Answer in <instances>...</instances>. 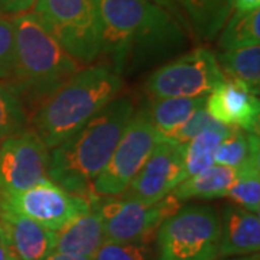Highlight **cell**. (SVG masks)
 Instances as JSON below:
<instances>
[{
	"label": "cell",
	"instance_id": "obj_1",
	"mask_svg": "<svg viewBox=\"0 0 260 260\" xmlns=\"http://www.w3.org/2000/svg\"><path fill=\"white\" fill-rule=\"evenodd\" d=\"M100 18L99 58L121 77L185 44L188 29L153 0H102Z\"/></svg>",
	"mask_w": 260,
	"mask_h": 260
},
{
	"label": "cell",
	"instance_id": "obj_2",
	"mask_svg": "<svg viewBox=\"0 0 260 260\" xmlns=\"http://www.w3.org/2000/svg\"><path fill=\"white\" fill-rule=\"evenodd\" d=\"M135 110L132 95H117L74 135L49 149L48 178L68 192L93 198L91 185L109 164Z\"/></svg>",
	"mask_w": 260,
	"mask_h": 260
},
{
	"label": "cell",
	"instance_id": "obj_3",
	"mask_svg": "<svg viewBox=\"0 0 260 260\" xmlns=\"http://www.w3.org/2000/svg\"><path fill=\"white\" fill-rule=\"evenodd\" d=\"M124 81L109 65L81 67L29 116V127L52 149L120 95Z\"/></svg>",
	"mask_w": 260,
	"mask_h": 260
},
{
	"label": "cell",
	"instance_id": "obj_4",
	"mask_svg": "<svg viewBox=\"0 0 260 260\" xmlns=\"http://www.w3.org/2000/svg\"><path fill=\"white\" fill-rule=\"evenodd\" d=\"M15 61L8 85L18 94L29 116L81 65L65 51L35 12L13 16Z\"/></svg>",
	"mask_w": 260,
	"mask_h": 260
},
{
	"label": "cell",
	"instance_id": "obj_5",
	"mask_svg": "<svg viewBox=\"0 0 260 260\" xmlns=\"http://www.w3.org/2000/svg\"><path fill=\"white\" fill-rule=\"evenodd\" d=\"M220 246V214L207 204L181 205L156 233L158 260H215Z\"/></svg>",
	"mask_w": 260,
	"mask_h": 260
},
{
	"label": "cell",
	"instance_id": "obj_6",
	"mask_svg": "<svg viewBox=\"0 0 260 260\" xmlns=\"http://www.w3.org/2000/svg\"><path fill=\"white\" fill-rule=\"evenodd\" d=\"M102 0H38L34 12L44 26L81 67L100 54Z\"/></svg>",
	"mask_w": 260,
	"mask_h": 260
},
{
	"label": "cell",
	"instance_id": "obj_7",
	"mask_svg": "<svg viewBox=\"0 0 260 260\" xmlns=\"http://www.w3.org/2000/svg\"><path fill=\"white\" fill-rule=\"evenodd\" d=\"M160 139L148 110H135L109 164L93 182L91 194L103 198L123 194Z\"/></svg>",
	"mask_w": 260,
	"mask_h": 260
},
{
	"label": "cell",
	"instance_id": "obj_8",
	"mask_svg": "<svg viewBox=\"0 0 260 260\" xmlns=\"http://www.w3.org/2000/svg\"><path fill=\"white\" fill-rule=\"evenodd\" d=\"M106 233V242L150 243L156 237L159 225L177 211L179 203L172 194L156 203H143L123 197H97Z\"/></svg>",
	"mask_w": 260,
	"mask_h": 260
},
{
	"label": "cell",
	"instance_id": "obj_9",
	"mask_svg": "<svg viewBox=\"0 0 260 260\" xmlns=\"http://www.w3.org/2000/svg\"><path fill=\"white\" fill-rule=\"evenodd\" d=\"M224 78L215 52L198 47L152 71L145 81V90L150 99L201 97Z\"/></svg>",
	"mask_w": 260,
	"mask_h": 260
},
{
	"label": "cell",
	"instance_id": "obj_10",
	"mask_svg": "<svg viewBox=\"0 0 260 260\" xmlns=\"http://www.w3.org/2000/svg\"><path fill=\"white\" fill-rule=\"evenodd\" d=\"M95 197V195H94ZM93 198L73 194L49 178L28 189L0 195V207L25 215L51 232H56L93 207Z\"/></svg>",
	"mask_w": 260,
	"mask_h": 260
},
{
	"label": "cell",
	"instance_id": "obj_11",
	"mask_svg": "<svg viewBox=\"0 0 260 260\" xmlns=\"http://www.w3.org/2000/svg\"><path fill=\"white\" fill-rule=\"evenodd\" d=\"M49 148L34 130L0 140V195L13 194L48 178Z\"/></svg>",
	"mask_w": 260,
	"mask_h": 260
},
{
	"label": "cell",
	"instance_id": "obj_12",
	"mask_svg": "<svg viewBox=\"0 0 260 260\" xmlns=\"http://www.w3.org/2000/svg\"><path fill=\"white\" fill-rule=\"evenodd\" d=\"M185 179L182 145L160 139L126 191L119 197L143 203H156Z\"/></svg>",
	"mask_w": 260,
	"mask_h": 260
},
{
	"label": "cell",
	"instance_id": "obj_13",
	"mask_svg": "<svg viewBox=\"0 0 260 260\" xmlns=\"http://www.w3.org/2000/svg\"><path fill=\"white\" fill-rule=\"evenodd\" d=\"M205 109L214 120L227 127L259 135V95L244 84L224 78L207 94Z\"/></svg>",
	"mask_w": 260,
	"mask_h": 260
},
{
	"label": "cell",
	"instance_id": "obj_14",
	"mask_svg": "<svg viewBox=\"0 0 260 260\" xmlns=\"http://www.w3.org/2000/svg\"><path fill=\"white\" fill-rule=\"evenodd\" d=\"M0 236L19 260H44L54 250V232L0 207Z\"/></svg>",
	"mask_w": 260,
	"mask_h": 260
},
{
	"label": "cell",
	"instance_id": "obj_15",
	"mask_svg": "<svg viewBox=\"0 0 260 260\" xmlns=\"http://www.w3.org/2000/svg\"><path fill=\"white\" fill-rule=\"evenodd\" d=\"M260 250V217L237 205H225L220 215L217 257L250 256Z\"/></svg>",
	"mask_w": 260,
	"mask_h": 260
},
{
	"label": "cell",
	"instance_id": "obj_16",
	"mask_svg": "<svg viewBox=\"0 0 260 260\" xmlns=\"http://www.w3.org/2000/svg\"><path fill=\"white\" fill-rule=\"evenodd\" d=\"M97 195L93 207L87 213L80 214L64 227L54 232V250L59 253L91 257L106 243L103 218L97 208Z\"/></svg>",
	"mask_w": 260,
	"mask_h": 260
},
{
	"label": "cell",
	"instance_id": "obj_17",
	"mask_svg": "<svg viewBox=\"0 0 260 260\" xmlns=\"http://www.w3.org/2000/svg\"><path fill=\"white\" fill-rule=\"evenodd\" d=\"M256 160H260V159H256ZM250 162H254V160H250ZM250 162L237 168L214 164L204 171L184 179L171 194L174 195L179 203H185L191 200L204 201V200L225 198L227 191L240 178Z\"/></svg>",
	"mask_w": 260,
	"mask_h": 260
},
{
	"label": "cell",
	"instance_id": "obj_18",
	"mask_svg": "<svg viewBox=\"0 0 260 260\" xmlns=\"http://www.w3.org/2000/svg\"><path fill=\"white\" fill-rule=\"evenodd\" d=\"M181 5L194 37L211 42L230 18L234 0H181Z\"/></svg>",
	"mask_w": 260,
	"mask_h": 260
},
{
	"label": "cell",
	"instance_id": "obj_19",
	"mask_svg": "<svg viewBox=\"0 0 260 260\" xmlns=\"http://www.w3.org/2000/svg\"><path fill=\"white\" fill-rule=\"evenodd\" d=\"M207 95L201 97H164L150 99L148 114L152 124L162 139L169 138L185 123L200 107H203Z\"/></svg>",
	"mask_w": 260,
	"mask_h": 260
},
{
	"label": "cell",
	"instance_id": "obj_20",
	"mask_svg": "<svg viewBox=\"0 0 260 260\" xmlns=\"http://www.w3.org/2000/svg\"><path fill=\"white\" fill-rule=\"evenodd\" d=\"M217 62L225 78L236 80L259 95L260 91V45L220 51Z\"/></svg>",
	"mask_w": 260,
	"mask_h": 260
},
{
	"label": "cell",
	"instance_id": "obj_21",
	"mask_svg": "<svg viewBox=\"0 0 260 260\" xmlns=\"http://www.w3.org/2000/svg\"><path fill=\"white\" fill-rule=\"evenodd\" d=\"M234 127L218 126L203 130L182 145V164L185 179L214 165V152L220 142L232 133Z\"/></svg>",
	"mask_w": 260,
	"mask_h": 260
},
{
	"label": "cell",
	"instance_id": "obj_22",
	"mask_svg": "<svg viewBox=\"0 0 260 260\" xmlns=\"http://www.w3.org/2000/svg\"><path fill=\"white\" fill-rule=\"evenodd\" d=\"M260 9L249 13L232 12L225 25L218 34L220 51H230L244 47L260 45Z\"/></svg>",
	"mask_w": 260,
	"mask_h": 260
},
{
	"label": "cell",
	"instance_id": "obj_23",
	"mask_svg": "<svg viewBox=\"0 0 260 260\" xmlns=\"http://www.w3.org/2000/svg\"><path fill=\"white\" fill-rule=\"evenodd\" d=\"M259 135L242 129L232 130L214 152V164L224 167H242L244 164L260 159Z\"/></svg>",
	"mask_w": 260,
	"mask_h": 260
},
{
	"label": "cell",
	"instance_id": "obj_24",
	"mask_svg": "<svg viewBox=\"0 0 260 260\" xmlns=\"http://www.w3.org/2000/svg\"><path fill=\"white\" fill-rule=\"evenodd\" d=\"M29 129L26 106L6 83L0 81V139Z\"/></svg>",
	"mask_w": 260,
	"mask_h": 260
},
{
	"label": "cell",
	"instance_id": "obj_25",
	"mask_svg": "<svg viewBox=\"0 0 260 260\" xmlns=\"http://www.w3.org/2000/svg\"><path fill=\"white\" fill-rule=\"evenodd\" d=\"M225 198L247 211H260V160L250 162L240 178L227 191Z\"/></svg>",
	"mask_w": 260,
	"mask_h": 260
},
{
	"label": "cell",
	"instance_id": "obj_26",
	"mask_svg": "<svg viewBox=\"0 0 260 260\" xmlns=\"http://www.w3.org/2000/svg\"><path fill=\"white\" fill-rule=\"evenodd\" d=\"M93 260H158L156 251L149 243L106 242L93 256Z\"/></svg>",
	"mask_w": 260,
	"mask_h": 260
},
{
	"label": "cell",
	"instance_id": "obj_27",
	"mask_svg": "<svg viewBox=\"0 0 260 260\" xmlns=\"http://www.w3.org/2000/svg\"><path fill=\"white\" fill-rule=\"evenodd\" d=\"M15 61V25L13 18L0 15V81L8 83Z\"/></svg>",
	"mask_w": 260,
	"mask_h": 260
},
{
	"label": "cell",
	"instance_id": "obj_28",
	"mask_svg": "<svg viewBox=\"0 0 260 260\" xmlns=\"http://www.w3.org/2000/svg\"><path fill=\"white\" fill-rule=\"evenodd\" d=\"M218 126H221V123L214 120L210 116V113L207 112L204 104L175 133H172L169 138H167V140H171V142L178 143V145H184L188 140H191L194 136H197L198 133H201L203 130L213 129V127H218Z\"/></svg>",
	"mask_w": 260,
	"mask_h": 260
},
{
	"label": "cell",
	"instance_id": "obj_29",
	"mask_svg": "<svg viewBox=\"0 0 260 260\" xmlns=\"http://www.w3.org/2000/svg\"><path fill=\"white\" fill-rule=\"evenodd\" d=\"M38 0H0V15L18 16L22 13L32 12Z\"/></svg>",
	"mask_w": 260,
	"mask_h": 260
},
{
	"label": "cell",
	"instance_id": "obj_30",
	"mask_svg": "<svg viewBox=\"0 0 260 260\" xmlns=\"http://www.w3.org/2000/svg\"><path fill=\"white\" fill-rule=\"evenodd\" d=\"M156 2L159 6H162L164 9H167L168 12H171L175 18L188 29V23H186L185 15H184V10H182V5H181V0H153ZM189 30V29H188Z\"/></svg>",
	"mask_w": 260,
	"mask_h": 260
},
{
	"label": "cell",
	"instance_id": "obj_31",
	"mask_svg": "<svg viewBox=\"0 0 260 260\" xmlns=\"http://www.w3.org/2000/svg\"><path fill=\"white\" fill-rule=\"evenodd\" d=\"M260 9V0H234L233 12L236 13H249Z\"/></svg>",
	"mask_w": 260,
	"mask_h": 260
},
{
	"label": "cell",
	"instance_id": "obj_32",
	"mask_svg": "<svg viewBox=\"0 0 260 260\" xmlns=\"http://www.w3.org/2000/svg\"><path fill=\"white\" fill-rule=\"evenodd\" d=\"M44 260H93V259H91V257H84V256H77V254H68V253L52 251V253H49Z\"/></svg>",
	"mask_w": 260,
	"mask_h": 260
},
{
	"label": "cell",
	"instance_id": "obj_33",
	"mask_svg": "<svg viewBox=\"0 0 260 260\" xmlns=\"http://www.w3.org/2000/svg\"><path fill=\"white\" fill-rule=\"evenodd\" d=\"M0 260H19L18 256L13 253L2 236H0Z\"/></svg>",
	"mask_w": 260,
	"mask_h": 260
},
{
	"label": "cell",
	"instance_id": "obj_34",
	"mask_svg": "<svg viewBox=\"0 0 260 260\" xmlns=\"http://www.w3.org/2000/svg\"><path fill=\"white\" fill-rule=\"evenodd\" d=\"M0 140H2V139H0Z\"/></svg>",
	"mask_w": 260,
	"mask_h": 260
}]
</instances>
